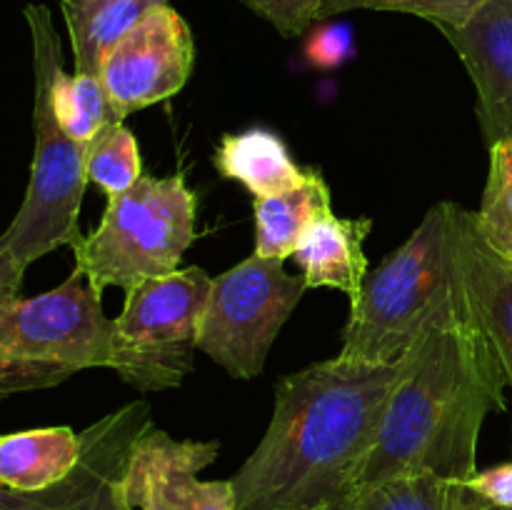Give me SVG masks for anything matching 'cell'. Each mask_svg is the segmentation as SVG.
<instances>
[{"instance_id": "f1b7e54d", "label": "cell", "mask_w": 512, "mask_h": 510, "mask_svg": "<svg viewBox=\"0 0 512 510\" xmlns=\"http://www.w3.org/2000/svg\"><path fill=\"white\" fill-rule=\"evenodd\" d=\"M453 510H500V508H495V505L485 503L483 498H478V495H475L473 490L465 488V483H463L458 488V495H455Z\"/></svg>"}, {"instance_id": "9c48e42d", "label": "cell", "mask_w": 512, "mask_h": 510, "mask_svg": "<svg viewBox=\"0 0 512 510\" xmlns=\"http://www.w3.org/2000/svg\"><path fill=\"white\" fill-rule=\"evenodd\" d=\"M195 40L183 15L168 3L150 10L118 40L100 65L105 95L118 120L173 98L188 83Z\"/></svg>"}, {"instance_id": "ffe728a7", "label": "cell", "mask_w": 512, "mask_h": 510, "mask_svg": "<svg viewBox=\"0 0 512 510\" xmlns=\"http://www.w3.org/2000/svg\"><path fill=\"white\" fill-rule=\"evenodd\" d=\"M88 183H95L108 198L125 193L143 178L140 145L123 120H108L88 143L85 153Z\"/></svg>"}, {"instance_id": "f546056e", "label": "cell", "mask_w": 512, "mask_h": 510, "mask_svg": "<svg viewBox=\"0 0 512 510\" xmlns=\"http://www.w3.org/2000/svg\"><path fill=\"white\" fill-rule=\"evenodd\" d=\"M120 510H133V508H128V503H123L120 505Z\"/></svg>"}, {"instance_id": "277c9868", "label": "cell", "mask_w": 512, "mask_h": 510, "mask_svg": "<svg viewBox=\"0 0 512 510\" xmlns=\"http://www.w3.org/2000/svg\"><path fill=\"white\" fill-rule=\"evenodd\" d=\"M23 15L33 43L35 150L25 198L13 223L0 235V250L10 253L23 265H30L65 245L75 248L83 240L80 205L88 185V173H85L88 145L65 133L53 108L50 68L55 55L63 53L53 15L40 3L25 5Z\"/></svg>"}, {"instance_id": "e0dca14e", "label": "cell", "mask_w": 512, "mask_h": 510, "mask_svg": "<svg viewBox=\"0 0 512 510\" xmlns=\"http://www.w3.org/2000/svg\"><path fill=\"white\" fill-rule=\"evenodd\" d=\"M333 195L320 170H308L305 183L273 198H255V253L263 258L288 260L305 230L328 213Z\"/></svg>"}, {"instance_id": "603a6c76", "label": "cell", "mask_w": 512, "mask_h": 510, "mask_svg": "<svg viewBox=\"0 0 512 510\" xmlns=\"http://www.w3.org/2000/svg\"><path fill=\"white\" fill-rule=\"evenodd\" d=\"M488 0H323L320 18L348 13V10H390L430 20L440 30H453L468 23Z\"/></svg>"}, {"instance_id": "5bb4252c", "label": "cell", "mask_w": 512, "mask_h": 510, "mask_svg": "<svg viewBox=\"0 0 512 510\" xmlns=\"http://www.w3.org/2000/svg\"><path fill=\"white\" fill-rule=\"evenodd\" d=\"M370 228V218H340L333 210L320 215L293 250V260L303 270L305 285L340 290L353 305L368 278L363 245Z\"/></svg>"}, {"instance_id": "d6986e66", "label": "cell", "mask_w": 512, "mask_h": 510, "mask_svg": "<svg viewBox=\"0 0 512 510\" xmlns=\"http://www.w3.org/2000/svg\"><path fill=\"white\" fill-rule=\"evenodd\" d=\"M165 3L168 0H118V3L103 5L80 23L68 25L75 70L100 78V65H103L108 50L123 35H128L150 10L160 8Z\"/></svg>"}, {"instance_id": "d4e9b609", "label": "cell", "mask_w": 512, "mask_h": 510, "mask_svg": "<svg viewBox=\"0 0 512 510\" xmlns=\"http://www.w3.org/2000/svg\"><path fill=\"white\" fill-rule=\"evenodd\" d=\"M353 53V33L348 25H325L310 35L308 45H305V55L318 68H335V65L345 63Z\"/></svg>"}, {"instance_id": "9a60e30c", "label": "cell", "mask_w": 512, "mask_h": 510, "mask_svg": "<svg viewBox=\"0 0 512 510\" xmlns=\"http://www.w3.org/2000/svg\"><path fill=\"white\" fill-rule=\"evenodd\" d=\"M215 168L225 180H235L255 198H273L298 188L310 170L295 163L285 140L268 128L223 135L215 150Z\"/></svg>"}, {"instance_id": "8fae6325", "label": "cell", "mask_w": 512, "mask_h": 510, "mask_svg": "<svg viewBox=\"0 0 512 510\" xmlns=\"http://www.w3.org/2000/svg\"><path fill=\"white\" fill-rule=\"evenodd\" d=\"M218 453V440H178L153 425L130 455L125 503L133 510H235L230 480L198 478Z\"/></svg>"}, {"instance_id": "4316f807", "label": "cell", "mask_w": 512, "mask_h": 510, "mask_svg": "<svg viewBox=\"0 0 512 510\" xmlns=\"http://www.w3.org/2000/svg\"><path fill=\"white\" fill-rule=\"evenodd\" d=\"M25 270H28V265H23L10 253L0 250V305L20 298V285H23Z\"/></svg>"}, {"instance_id": "8992f818", "label": "cell", "mask_w": 512, "mask_h": 510, "mask_svg": "<svg viewBox=\"0 0 512 510\" xmlns=\"http://www.w3.org/2000/svg\"><path fill=\"white\" fill-rule=\"evenodd\" d=\"M198 198L183 173L143 175L125 193L108 198L100 225L73 248L75 268L103 298L105 288L125 293L178 270L198 238Z\"/></svg>"}, {"instance_id": "4fadbf2b", "label": "cell", "mask_w": 512, "mask_h": 510, "mask_svg": "<svg viewBox=\"0 0 512 510\" xmlns=\"http://www.w3.org/2000/svg\"><path fill=\"white\" fill-rule=\"evenodd\" d=\"M460 270L465 298L512 388V263L480 235L473 210L460 208Z\"/></svg>"}, {"instance_id": "7a4b0ae2", "label": "cell", "mask_w": 512, "mask_h": 510, "mask_svg": "<svg viewBox=\"0 0 512 510\" xmlns=\"http://www.w3.org/2000/svg\"><path fill=\"white\" fill-rule=\"evenodd\" d=\"M400 365L360 488L400 475L468 483L485 418L505 410L508 388L470 305L433 325Z\"/></svg>"}, {"instance_id": "44dd1931", "label": "cell", "mask_w": 512, "mask_h": 510, "mask_svg": "<svg viewBox=\"0 0 512 510\" xmlns=\"http://www.w3.org/2000/svg\"><path fill=\"white\" fill-rule=\"evenodd\" d=\"M460 485L438 475H400L358 488L343 510H453Z\"/></svg>"}, {"instance_id": "52a82bcc", "label": "cell", "mask_w": 512, "mask_h": 510, "mask_svg": "<svg viewBox=\"0 0 512 510\" xmlns=\"http://www.w3.org/2000/svg\"><path fill=\"white\" fill-rule=\"evenodd\" d=\"M210 283L213 278L193 265L128 290L113 318L108 368L138 393L180 388L193 373Z\"/></svg>"}, {"instance_id": "5b68a950", "label": "cell", "mask_w": 512, "mask_h": 510, "mask_svg": "<svg viewBox=\"0 0 512 510\" xmlns=\"http://www.w3.org/2000/svg\"><path fill=\"white\" fill-rule=\"evenodd\" d=\"M113 320L88 278L73 273L53 290L0 305V403L55 388L88 368H108Z\"/></svg>"}, {"instance_id": "ba28073f", "label": "cell", "mask_w": 512, "mask_h": 510, "mask_svg": "<svg viewBox=\"0 0 512 510\" xmlns=\"http://www.w3.org/2000/svg\"><path fill=\"white\" fill-rule=\"evenodd\" d=\"M283 263L253 253L210 283L198 350L230 378L263 375L275 338L308 290L303 275L285 273Z\"/></svg>"}, {"instance_id": "30bf717a", "label": "cell", "mask_w": 512, "mask_h": 510, "mask_svg": "<svg viewBox=\"0 0 512 510\" xmlns=\"http://www.w3.org/2000/svg\"><path fill=\"white\" fill-rule=\"evenodd\" d=\"M150 428V405L130 400L80 433L83 453L68 478L38 493L0 488V510H120L130 455Z\"/></svg>"}, {"instance_id": "7c38bea8", "label": "cell", "mask_w": 512, "mask_h": 510, "mask_svg": "<svg viewBox=\"0 0 512 510\" xmlns=\"http://www.w3.org/2000/svg\"><path fill=\"white\" fill-rule=\"evenodd\" d=\"M443 33L475 85L485 143L512 138V0H488L468 23Z\"/></svg>"}, {"instance_id": "6da1fadb", "label": "cell", "mask_w": 512, "mask_h": 510, "mask_svg": "<svg viewBox=\"0 0 512 510\" xmlns=\"http://www.w3.org/2000/svg\"><path fill=\"white\" fill-rule=\"evenodd\" d=\"M400 370L335 355L280 380L263 440L230 478L235 510H343L363 483Z\"/></svg>"}, {"instance_id": "7402d4cb", "label": "cell", "mask_w": 512, "mask_h": 510, "mask_svg": "<svg viewBox=\"0 0 512 510\" xmlns=\"http://www.w3.org/2000/svg\"><path fill=\"white\" fill-rule=\"evenodd\" d=\"M490 148L488 183L475 210V223L485 243L512 263V138H503Z\"/></svg>"}, {"instance_id": "3957f363", "label": "cell", "mask_w": 512, "mask_h": 510, "mask_svg": "<svg viewBox=\"0 0 512 510\" xmlns=\"http://www.w3.org/2000/svg\"><path fill=\"white\" fill-rule=\"evenodd\" d=\"M460 208L433 205L408 240L365 278L350 305L340 358L400 363L433 325L468 305L460 270Z\"/></svg>"}, {"instance_id": "2e32d148", "label": "cell", "mask_w": 512, "mask_h": 510, "mask_svg": "<svg viewBox=\"0 0 512 510\" xmlns=\"http://www.w3.org/2000/svg\"><path fill=\"white\" fill-rule=\"evenodd\" d=\"M83 453V440L68 425L0 435V488L38 493L68 478Z\"/></svg>"}, {"instance_id": "ac0fdd59", "label": "cell", "mask_w": 512, "mask_h": 510, "mask_svg": "<svg viewBox=\"0 0 512 510\" xmlns=\"http://www.w3.org/2000/svg\"><path fill=\"white\" fill-rule=\"evenodd\" d=\"M50 95H53V108L63 130L83 145H88L98 135V130L115 118L103 80L98 75L78 73V70L73 75L65 73L63 53L55 55L53 68H50Z\"/></svg>"}, {"instance_id": "484cf974", "label": "cell", "mask_w": 512, "mask_h": 510, "mask_svg": "<svg viewBox=\"0 0 512 510\" xmlns=\"http://www.w3.org/2000/svg\"><path fill=\"white\" fill-rule=\"evenodd\" d=\"M465 488L473 490L478 498L495 505V508L512 510V460L510 463L493 465V468L475 470V475L465 483Z\"/></svg>"}, {"instance_id": "cb8c5ba5", "label": "cell", "mask_w": 512, "mask_h": 510, "mask_svg": "<svg viewBox=\"0 0 512 510\" xmlns=\"http://www.w3.org/2000/svg\"><path fill=\"white\" fill-rule=\"evenodd\" d=\"M250 10L268 20L280 35H303L320 18L323 0H243Z\"/></svg>"}, {"instance_id": "83f0119b", "label": "cell", "mask_w": 512, "mask_h": 510, "mask_svg": "<svg viewBox=\"0 0 512 510\" xmlns=\"http://www.w3.org/2000/svg\"><path fill=\"white\" fill-rule=\"evenodd\" d=\"M118 3V0H60V10H63L65 25H73L85 20L88 15H93L95 10H100L103 5Z\"/></svg>"}]
</instances>
